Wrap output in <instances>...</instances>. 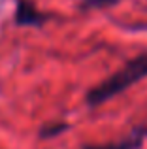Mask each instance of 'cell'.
<instances>
[{"mask_svg":"<svg viewBox=\"0 0 147 149\" xmlns=\"http://www.w3.org/2000/svg\"><path fill=\"white\" fill-rule=\"evenodd\" d=\"M145 77H147V53H140L136 57L128 58L110 77H106L98 85L89 89L85 95V104L89 108H98V106L106 104L107 100L123 95L126 89L144 81Z\"/></svg>","mask_w":147,"mask_h":149,"instance_id":"6da1fadb","label":"cell"},{"mask_svg":"<svg viewBox=\"0 0 147 149\" xmlns=\"http://www.w3.org/2000/svg\"><path fill=\"white\" fill-rule=\"evenodd\" d=\"M49 21V15L40 11L30 0H17L15 23L19 26H44Z\"/></svg>","mask_w":147,"mask_h":149,"instance_id":"7a4b0ae2","label":"cell"},{"mask_svg":"<svg viewBox=\"0 0 147 149\" xmlns=\"http://www.w3.org/2000/svg\"><path fill=\"white\" fill-rule=\"evenodd\" d=\"M144 134H145V130L140 128V130H136L130 138L123 140V142L107 143V146H91V147H85V149H140L141 143H144Z\"/></svg>","mask_w":147,"mask_h":149,"instance_id":"3957f363","label":"cell"},{"mask_svg":"<svg viewBox=\"0 0 147 149\" xmlns=\"http://www.w3.org/2000/svg\"><path fill=\"white\" fill-rule=\"evenodd\" d=\"M68 128H70V125H68V123H49V125H45V127L40 130V138H44V140L57 138L59 134L66 132Z\"/></svg>","mask_w":147,"mask_h":149,"instance_id":"277c9868","label":"cell"},{"mask_svg":"<svg viewBox=\"0 0 147 149\" xmlns=\"http://www.w3.org/2000/svg\"><path fill=\"white\" fill-rule=\"evenodd\" d=\"M121 0H81L83 10H102V8H111L119 4Z\"/></svg>","mask_w":147,"mask_h":149,"instance_id":"5b68a950","label":"cell"}]
</instances>
